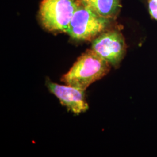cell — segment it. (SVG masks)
<instances>
[{"mask_svg":"<svg viewBox=\"0 0 157 157\" xmlns=\"http://www.w3.org/2000/svg\"><path fill=\"white\" fill-rule=\"evenodd\" d=\"M111 67L106 60L92 49L87 50L61 80L67 85L85 91L91 84L106 76Z\"/></svg>","mask_w":157,"mask_h":157,"instance_id":"obj_1","label":"cell"},{"mask_svg":"<svg viewBox=\"0 0 157 157\" xmlns=\"http://www.w3.org/2000/svg\"><path fill=\"white\" fill-rule=\"evenodd\" d=\"M109 20L91 11L79 1L68 26L67 33L80 41H93L104 32Z\"/></svg>","mask_w":157,"mask_h":157,"instance_id":"obj_2","label":"cell"},{"mask_svg":"<svg viewBox=\"0 0 157 157\" xmlns=\"http://www.w3.org/2000/svg\"><path fill=\"white\" fill-rule=\"evenodd\" d=\"M76 6L73 0H43L39 11L41 25L50 32L67 33Z\"/></svg>","mask_w":157,"mask_h":157,"instance_id":"obj_3","label":"cell"},{"mask_svg":"<svg viewBox=\"0 0 157 157\" xmlns=\"http://www.w3.org/2000/svg\"><path fill=\"white\" fill-rule=\"evenodd\" d=\"M91 49L111 66L118 67L126 52L123 35L118 30L104 32L93 40Z\"/></svg>","mask_w":157,"mask_h":157,"instance_id":"obj_4","label":"cell"},{"mask_svg":"<svg viewBox=\"0 0 157 157\" xmlns=\"http://www.w3.org/2000/svg\"><path fill=\"white\" fill-rule=\"evenodd\" d=\"M47 86L52 94L56 96L68 110L75 114L88 110L89 105L85 99L84 90L68 85H61L47 81Z\"/></svg>","mask_w":157,"mask_h":157,"instance_id":"obj_5","label":"cell"},{"mask_svg":"<svg viewBox=\"0 0 157 157\" xmlns=\"http://www.w3.org/2000/svg\"><path fill=\"white\" fill-rule=\"evenodd\" d=\"M85 6L108 20L114 19L121 6V0H79Z\"/></svg>","mask_w":157,"mask_h":157,"instance_id":"obj_6","label":"cell"},{"mask_svg":"<svg viewBox=\"0 0 157 157\" xmlns=\"http://www.w3.org/2000/svg\"><path fill=\"white\" fill-rule=\"evenodd\" d=\"M148 7L152 17L157 21V0H149Z\"/></svg>","mask_w":157,"mask_h":157,"instance_id":"obj_7","label":"cell"}]
</instances>
